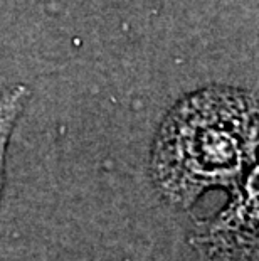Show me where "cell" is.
Returning a JSON list of instances; mask_svg holds the SVG:
<instances>
[{
  "instance_id": "obj_3",
  "label": "cell",
  "mask_w": 259,
  "mask_h": 261,
  "mask_svg": "<svg viewBox=\"0 0 259 261\" xmlns=\"http://www.w3.org/2000/svg\"><path fill=\"white\" fill-rule=\"evenodd\" d=\"M29 88L24 85H15L0 94V201L5 182V155L12 137V132L17 125V120L24 110Z\"/></svg>"
},
{
  "instance_id": "obj_2",
  "label": "cell",
  "mask_w": 259,
  "mask_h": 261,
  "mask_svg": "<svg viewBox=\"0 0 259 261\" xmlns=\"http://www.w3.org/2000/svg\"><path fill=\"white\" fill-rule=\"evenodd\" d=\"M257 167L231 192L227 205L192 231L206 261H257Z\"/></svg>"
},
{
  "instance_id": "obj_1",
  "label": "cell",
  "mask_w": 259,
  "mask_h": 261,
  "mask_svg": "<svg viewBox=\"0 0 259 261\" xmlns=\"http://www.w3.org/2000/svg\"><path fill=\"white\" fill-rule=\"evenodd\" d=\"M257 98L207 86L170 108L157 130L150 175L163 201L189 209L211 189H238L256 167Z\"/></svg>"
}]
</instances>
